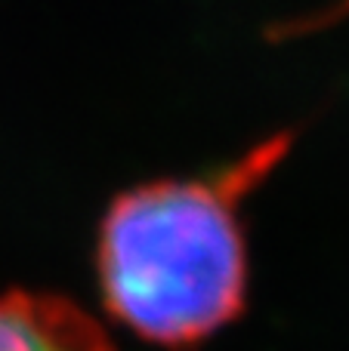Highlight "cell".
Returning <instances> with one entry per match:
<instances>
[{"instance_id": "1", "label": "cell", "mask_w": 349, "mask_h": 351, "mask_svg": "<svg viewBox=\"0 0 349 351\" xmlns=\"http://www.w3.org/2000/svg\"><path fill=\"white\" fill-rule=\"evenodd\" d=\"M275 133L210 179H155L109 204L96 237L102 305L152 346L183 351L241 317L247 243L238 206L291 152Z\"/></svg>"}, {"instance_id": "2", "label": "cell", "mask_w": 349, "mask_h": 351, "mask_svg": "<svg viewBox=\"0 0 349 351\" xmlns=\"http://www.w3.org/2000/svg\"><path fill=\"white\" fill-rule=\"evenodd\" d=\"M0 351H115L99 321L56 293L0 296Z\"/></svg>"}, {"instance_id": "3", "label": "cell", "mask_w": 349, "mask_h": 351, "mask_svg": "<svg viewBox=\"0 0 349 351\" xmlns=\"http://www.w3.org/2000/svg\"><path fill=\"white\" fill-rule=\"evenodd\" d=\"M349 16V0H334L331 6H325L322 12H313V16L300 19V22H288V25H278L275 34L278 37H297V34H313V31H322V28H331V25L344 22Z\"/></svg>"}]
</instances>
